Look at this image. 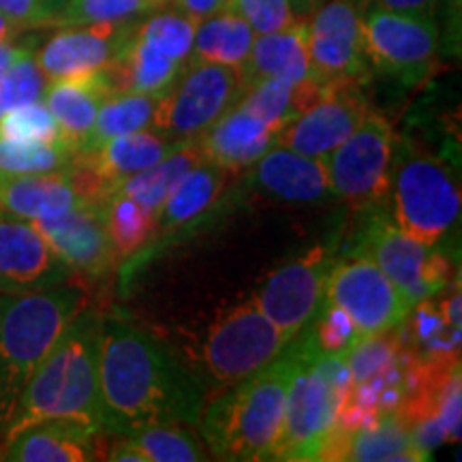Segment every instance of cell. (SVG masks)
Returning a JSON list of instances; mask_svg holds the SVG:
<instances>
[{"mask_svg":"<svg viewBox=\"0 0 462 462\" xmlns=\"http://www.w3.org/2000/svg\"><path fill=\"white\" fill-rule=\"evenodd\" d=\"M199 161L204 159H201L195 140L182 142L180 146L171 150V152L167 154L165 159H161L159 163L150 165L146 170L133 173V176L120 180L112 189V193L126 195V198L140 201V204L157 210V208L163 204L167 193L176 187V182L180 180L190 167L198 165Z\"/></svg>","mask_w":462,"mask_h":462,"instance_id":"cell-32","label":"cell"},{"mask_svg":"<svg viewBox=\"0 0 462 462\" xmlns=\"http://www.w3.org/2000/svg\"><path fill=\"white\" fill-rule=\"evenodd\" d=\"M302 356L304 338L298 334L268 366L206 402L199 432L210 458L227 462L270 460L285 413L289 385Z\"/></svg>","mask_w":462,"mask_h":462,"instance_id":"cell-3","label":"cell"},{"mask_svg":"<svg viewBox=\"0 0 462 462\" xmlns=\"http://www.w3.org/2000/svg\"><path fill=\"white\" fill-rule=\"evenodd\" d=\"M112 92L106 71L82 78L54 79L45 86L43 101L60 126L65 142L75 154L88 142L101 103Z\"/></svg>","mask_w":462,"mask_h":462,"instance_id":"cell-25","label":"cell"},{"mask_svg":"<svg viewBox=\"0 0 462 462\" xmlns=\"http://www.w3.org/2000/svg\"><path fill=\"white\" fill-rule=\"evenodd\" d=\"M20 28H17L7 15L0 14V45L15 42V39L20 37Z\"/></svg>","mask_w":462,"mask_h":462,"instance_id":"cell-46","label":"cell"},{"mask_svg":"<svg viewBox=\"0 0 462 462\" xmlns=\"http://www.w3.org/2000/svg\"><path fill=\"white\" fill-rule=\"evenodd\" d=\"M182 142H170L157 135L154 131L142 129L125 133V135L109 137L88 152L75 154L86 167H90L97 176L106 182L107 195L125 178L146 170V167L159 163L171 150H176Z\"/></svg>","mask_w":462,"mask_h":462,"instance_id":"cell-27","label":"cell"},{"mask_svg":"<svg viewBox=\"0 0 462 462\" xmlns=\"http://www.w3.org/2000/svg\"><path fill=\"white\" fill-rule=\"evenodd\" d=\"M107 432L67 420H50L22 430L0 448L9 462H90L103 460Z\"/></svg>","mask_w":462,"mask_h":462,"instance_id":"cell-20","label":"cell"},{"mask_svg":"<svg viewBox=\"0 0 462 462\" xmlns=\"http://www.w3.org/2000/svg\"><path fill=\"white\" fill-rule=\"evenodd\" d=\"M62 3L65 0H0V14L7 15L22 32L37 31L58 24Z\"/></svg>","mask_w":462,"mask_h":462,"instance_id":"cell-42","label":"cell"},{"mask_svg":"<svg viewBox=\"0 0 462 462\" xmlns=\"http://www.w3.org/2000/svg\"><path fill=\"white\" fill-rule=\"evenodd\" d=\"M368 109L371 107L362 92V82H328L317 99L276 135L274 143L304 157L323 159L356 131Z\"/></svg>","mask_w":462,"mask_h":462,"instance_id":"cell-14","label":"cell"},{"mask_svg":"<svg viewBox=\"0 0 462 462\" xmlns=\"http://www.w3.org/2000/svg\"><path fill=\"white\" fill-rule=\"evenodd\" d=\"M88 302L86 287L73 281L34 291H0V448L32 373Z\"/></svg>","mask_w":462,"mask_h":462,"instance_id":"cell-4","label":"cell"},{"mask_svg":"<svg viewBox=\"0 0 462 462\" xmlns=\"http://www.w3.org/2000/svg\"><path fill=\"white\" fill-rule=\"evenodd\" d=\"M257 34L234 9L206 17L195 26L190 60L217 62V65L240 69L246 65Z\"/></svg>","mask_w":462,"mask_h":462,"instance_id":"cell-30","label":"cell"},{"mask_svg":"<svg viewBox=\"0 0 462 462\" xmlns=\"http://www.w3.org/2000/svg\"><path fill=\"white\" fill-rule=\"evenodd\" d=\"M5 114V109H3V106H0V116H3Z\"/></svg>","mask_w":462,"mask_h":462,"instance_id":"cell-48","label":"cell"},{"mask_svg":"<svg viewBox=\"0 0 462 462\" xmlns=\"http://www.w3.org/2000/svg\"><path fill=\"white\" fill-rule=\"evenodd\" d=\"M184 67V62L171 60L152 45L142 42L133 26L123 50L106 69V75L112 92H140L159 99L180 78Z\"/></svg>","mask_w":462,"mask_h":462,"instance_id":"cell-28","label":"cell"},{"mask_svg":"<svg viewBox=\"0 0 462 462\" xmlns=\"http://www.w3.org/2000/svg\"><path fill=\"white\" fill-rule=\"evenodd\" d=\"M231 9L255 34L285 31L300 20L293 0H231Z\"/></svg>","mask_w":462,"mask_h":462,"instance_id":"cell-41","label":"cell"},{"mask_svg":"<svg viewBox=\"0 0 462 462\" xmlns=\"http://www.w3.org/2000/svg\"><path fill=\"white\" fill-rule=\"evenodd\" d=\"M227 171L208 161L190 167L157 208L154 238L146 248H157L171 236L178 240L184 231H195L206 217L215 215L218 199L227 187Z\"/></svg>","mask_w":462,"mask_h":462,"instance_id":"cell-19","label":"cell"},{"mask_svg":"<svg viewBox=\"0 0 462 462\" xmlns=\"http://www.w3.org/2000/svg\"><path fill=\"white\" fill-rule=\"evenodd\" d=\"M101 321L103 315L90 302L75 315L28 381L5 443L50 420L106 432L99 396Z\"/></svg>","mask_w":462,"mask_h":462,"instance_id":"cell-2","label":"cell"},{"mask_svg":"<svg viewBox=\"0 0 462 462\" xmlns=\"http://www.w3.org/2000/svg\"><path fill=\"white\" fill-rule=\"evenodd\" d=\"M195 26L198 24L178 9H161L157 14H150L137 22L135 34L142 42L159 50L161 54L187 65L190 60V51H193Z\"/></svg>","mask_w":462,"mask_h":462,"instance_id":"cell-36","label":"cell"},{"mask_svg":"<svg viewBox=\"0 0 462 462\" xmlns=\"http://www.w3.org/2000/svg\"><path fill=\"white\" fill-rule=\"evenodd\" d=\"M364 7H377L385 11H394V14L404 15H421V17H435L439 0H360Z\"/></svg>","mask_w":462,"mask_h":462,"instance_id":"cell-43","label":"cell"},{"mask_svg":"<svg viewBox=\"0 0 462 462\" xmlns=\"http://www.w3.org/2000/svg\"><path fill=\"white\" fill-rule=\"evenodd\" d=\"M323 302L337 304L354 321L360 337L388 332L411 313L413 302L373 263L356 253H345L330 265Z\"/></svg>","mask_w":462,"mask_h":462,"instance_id":"cell-12","label":"cell"},{"mask_svg":"<svg viewBox=\"0 0 462 462\" xmlns=\"http://www.w3.org/2000/svg\"><path fill=\"white\" fill-rule=\"evenodd\" d=\"M71 167L39 173H0V212L37 221L84 206Z\"/></svg>","mask_w":462,"mask_h":462,"instance_id":"cell-22","label":"cell"},{"mask_svg":"<svg viewBox=\"0 0 462 462\" xmlns=\"http://www.w3.org/2000/svg\"><path fill=\"white\" fill-rule=\"evenodd\" d=\"M245 90L246 82L240 69L189 60L180 78L159 97L150 131L170 142L195 140L229 112Z\"/></svg>","mask_w":462,"mask_h":462,"instance_id":"cell-9","label":"cell"},{"mask_svg":"<svg viewBox=\"0 0 462 462\" xmlns=\"http://www.w3.org/2000/svg\"><path fill=\"white\" fill-rule=\"evenodd\" d=\"M251 180L268 198L287 204H317L332 195L321 159L304 157L274 143L257 161Z\"/></svg>","mask_w":462,"mask_h":462,"instance_id":"cell-23","label":"cell"},{"mask_svg":"<svg viewBox=\"0 0 462 462\" xmlns=\"http://www.w3.org/2000/svg\"><path fill=\"white\" fill-rule=\"evenodd\" d=\"M137 22L129 24L62 26L34 54L45 79L82 78L101 73L112 65Z\"/></svg>","mask_w":462,"mask_h":462,"instance_id":"cell-17","label":"cell"},{"mask_svg":"<svg viewBox=\"0 0 462 462\" xmlns=\"http://www.w3.org/2000/svg\"><path fill=\"white\" fill-rule=\"evenodd\" d=\"M396 135L383 114L368 109L346 140L323 157L334 198L354 210H377L390 199Z\"/></svg>","mask_w":462,"mask_h":462,"instance_id":"cell-8","label":"cell"},{"mask_svg":"<svg viewBox=\"0 0 462 462\" xmlns=\"http://www.w3.org/2000/svg\"><path fill=\"white\" fill-rule=\"evenodd\" d=\"M75 150L67 142L26 143L0 135V173H39L71 165Z\"/></svg>","mask_w":462,"mask_h":462,"instance_id":"cell-37","label":"cell"},{"mask_svg":"<svg viewBox=\"0 0 462 462\" xmlns=\"http://www.w3.org/2000/svg\"><path fill=\"white\" fill-rule=\"evenodd\" d=\"M246 88L263 78H281L291 84L317 79L309 56V31L306 17H300L285 31L257 34L246 65L242 67Z\"/></svg>","mask_w":462,"mask_h":462,"instance_id":"cell-26","label":"cell"},{"mask_svg":"<svg viewBox=\"0 0 462 462\" xmlns=\"http://www.w3.org/2000/svg\"><path fill=\"white\" fill-rule=\"evenodd\" d=\"M287 345L289 340L253 300L225 310L208 328L195 362L199 368H193L206 402L268 366Z\"/></svg>","mask_w":462,"mask_h":462,"instance_id":"cell-6","label":"cell"},{"mask_svg":"<svg viewBox=\"0 0 462 462\" xmlns=\"http://www.w3.org/2000/svg\"><path fill=\"white\" fill-rule=\"evenodd\" d=\"M101 215L120 265L140 255L154 238L157 210L126 198V195H107L101 204Z\"/></svg>","mask_w":462,"mask_h":462,"instance_id":"cell-31","label":"cell"},{"mask_svg":"<svg viewBox=\"0 0 462 462\" xmlns=\"http://www.w3.org/2000/svg\"><path fill=\"white\" fill-rule=\"evenodd\" d=\"M99 396L109 437L161 424L193 429L206 407L190 368L157 337L112 315L101 321Z\"/></svg>","mask_w":462,"mask_h":462,"instance_id":"cell-1","label":"cell"},{"mask_svg":"<svg viewBox=\"0 0 462 462\" xmlns=\"http://www.w3.org/2000/svg\"><path fill=\"white\" fill-rule=\"evenodd\" d=\"M31 45H34V42H26V43H3L0 45V79H3V75L9 71V67L14 65V62L17 60V58L22 56V51H24L26 48H31Z\"/></svg>","mask_w":462,"mask_h":462,"instance_id":"cell-45","label":"cell"},{"mask_svg":"<svg viewBox=\"0 0 462 462\" xmlns=\"http://www.w3.org/2000/svg\"><path fill=\"white\" fill-rule=\"evenodd\" d=\"M274 142L276 133L238 103L195 137L201 159L227 173L251 170Z\"/></svg>","mask_w":462,"mask_h":462,"instance_id":"cell-21","label":"cell"},{"mask_svg":"<svg viewBox=\"0 0 462 462\" xmlns=\"http://www.w3.org/2000/svg\"><path fill=\"white\" fill-rule=\"evenodd\" d=\"M362 42L368 67L407 86H418L435 67L439 26L435 17L364 7Z\"/></svg>","mask_w":462,"mask_h":462,"instance_id":"cell-11","label":"cell"},{"mask_svg":"<svg viewBox=\"0 0 462 462\" xmlns=\"http://www.w3.org/2000/svg\"><path fill=\"white\" fill-rule=\"evenodd\" d=\"M332 259L326 246H313L265 276L253 296L257 309L274 323L289 343L309 326L323 302Z\"/></svg>","mask_w":462,"mask_h":462,"instance_id":"cell-13","label":"cell"},{"mask_svg":"<svg viewBox=\"0 0 462 462\" xmlns=\"http://www.w3.org/2000/svg\"><path fill=\"white\" fill-rule=\"evenodd\" d=\"M323 0H293V7H296L300 17H306L315 7H319Z\"/></svg>","mask_w":462,"mask_h":462,"instance_id":"cell-47","label":"cell"},{"mask_svg":"<svg viewBox=\"0 0 462 462\" xmlns=\"http://www.w3.org/2000/svg\"><path fill=\"white\" fill-rule=\"evenodd\" d=\"M321 88L323 84L319 79L291 84L281 78H263L248 86L245 95L240 97L238 106L257 116L279 135L291 120H296L317 99Z\"/></svg>","mask_w":462,"mask_h":462,"instance_id":"cell-29","label":"cell"},{"mask_svg":"<svg viewBox=\"0 0 462 462\" xmlns=\"http://www.w3.org/2000/svg\"><path fill=\"white\" fill-rule=\"evenodd\" d=\"M0 135L7 137V140L26 143L65 142L56 118L42 101L7 109L0 116Z\"/></svg>","mask_w":462,"mask_h":462,"instance_id":"cell-38","label":"cell"},{"mask_svg":"<svg viewBox=\"0 0 462 462\" xmlns=\"http://www.w3.org/2000/svg\"><path fill=\"white\" fill-rule=\"evenodd\" d=\"M45 75L34 58V45L22 51L9 71L0 79V106L7 109L42 101L45 92Z\"/></svg>","mask_w":462,"mask_h":462,"instance_id":"cell-39","label":"cell"},{"mask_svg":"<svg viewBox=\"0 0 462 462\" xmlns=\"http://www.w3.org/2000/svg\"><path fill=\"white\" fill-rule=\"evenodd\" d=\"M304 332L319 354H346L362 338L349 315L330 302H321Z\"/></svg>","mask_w":462,"mask_h":462,"instance_id":"cell-40","label":"cell"},{"mask_svg":"<svg viewBox=\"0 0 462 462\" xmlns=\"http://www.w3.org/2000/svg\"><path fill=\"white\" fill-rule=\"evenodd\" d=\"M390 195L394 223L426 246H437L458 221L460 189L452 170L411 143L394 148Z\"/></svg>","mask_w":462,"mask_h":462,"instance_id":"cell-7","label":"cell"},{"mask_svg":"<svg viewBox=\"0 0 462 462\" xmlns=\"http://www.w3.org/2000/svg\"><path fill=\"white\" fill-rule=\"evenodd\" d=\"M171 7L199 24L206 17L231 9V0H171Z\"/></svg>","mask_w":462,"mask_h":462,"instance_id":"cell-44","label":"cell"},{"mask_svg":"<svg viewBox=\"0 0 462 462\" xmlns=\"http://www.w3.org/2000/svg\"><path fill=\"white\" fill-rule=\"evenodd\" d=\"M306 31L310 67L321 84L366 78L360 0H323L306 17Z\"/></svg>","mask_w":462,"mask_h":462,"instance_id":"cell-15","label":"cell"},{"mask_svg":"<svg viewBox=\"0 0 462 462\" xmlns=\"http://www.w3.org/2000/svg\"><path fill=\"white\" fill-rule=\"evenodd\" d=\"M430 458L432 456L415 443L411 429L396 413H385L364 429L334 432L319 462H420Z\"/></svg>","mask_w":462,"mask_h":462,"instance_id":"cell-24","label":"cell"},{"mask_svg":"<svg viewBox=\"0 0 462 462\" xmlns=\"http://www.w3.org/2000/svg\"><path fill=\"white\" fill-rule=\"evenodd\" d=\"M170 5L171 0H65L56 26L129 24Z\"/></svg>","mask_w":462,"mask_h":462,"instance_id":"cell-34","label":"cell"},{"mask_svg":"<svg viewBox=\"0 0 462 462\" xmlns=\"http://www.w3.org/2000/svg\"><path fill=\"white\" fill-rule=\"evenodd\" d=\"M157 101L154 97L140 95V92H109L106 101L101 103L88 142L78 154L88 152L109 137L150 129Z\"/></svg>","mask_w":462,"mask_h":462,"instance_id":"cell-33","label":"cell"},{"mask_svg":"<svg viewBox=\"0 0 462 462\" xmlns=\"http://www.w3.org/2000/svg\"><path fill=\"white\" fill-rule=\"evenodd\" d=\"M31 223L73 276L99 281L120 268V259L103 223L101 204H84Z\"/></svg>","mask_w":462,"mask_h":462,"instance_id":"cell-16","label":"cell"},{"mask_svg":"<svg viewBox=\"0 0 462 462\" xmlns=\"http://www.w3.org/2000/svg\"><path fill=\"white\" fill-rule=\"evenodd\" d=\"M71 279V270L31 221L0 212V291H34Z\"/></svg>","mask_w":462,"mask_h":462,"instance_id":"cell-18","label":"cell"},{"mask_svg":"<svg viewBox=\"0 0 462 462\" xmlns=\"http://www.w3.org/2000/svg\"><path fill=\"white\" fill-rule=\"evenodd\" d=\"M435 248L404 234L383 208H377L368 210L366 223L346 253L364 255L377 263L381 273L415 304L439 296L452 276V263Z\"/></svg>","mask_w":462,"mask_h":462,"instance_id":"cell-10","label":"cell"},{"mask_svg":"<svg viewBox=\"0 0 462 462\" xmlns=\"http://www.w3.org/2000/svg\"><path fill=\"white\" fill-rule=\"evenodd\" d=\"M304 338V356L291 385L282 413L281 430L270 460L315 462L321 460L337 429L338 407L349 388L346 354H319Z\"/></svg>","mask_w":462,"mask_h":462,"instance_id":"cell-5","label":"cell"},{"mask_svg":"<svg viewBox=\"0 0 462 462\" xmlns=\"http://www.w3.org/2000/svg\"><path fill=\"white\" fill-rule=\"evenodd\" d=\"M125 437L146 454L148 462H201L210 458L201 437H195L190 426L184 424L146 426Z\"/></svg>","mask_w":462,"mask_h":462,"instance_id":"cell-35","label":"cell"}]
</instances>
